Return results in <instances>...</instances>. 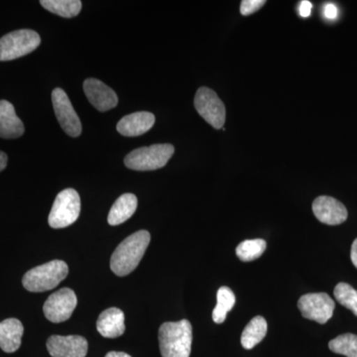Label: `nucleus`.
I'll list each match as a JSON object with an SVG mask.
<instances>
[{"label":"nucleus","mask_w":357,"mask_h":357,"mask_svg":"<svg viewBox=\"0 0 357 357\" xmlns=\"http://www.w3.org/2000/svg\"><path fill=\"white\" fill-rule=\"evenodd\" d=\"M23 122L16 114L13 103L0 100V138L16 139L24 134Z\"/></svg>","instance_id":"15"},{"label":"nucleus","mask_w":357,"mask_h":357,"mask_svg":"<svg viewBox=\"0 0 357 357\" xmlns=\"http://www.w3.org/2000/svg\"><path fill=\"white\" fill-rule=\"evenodd\" d=\"M267 321L261 316L255 317L244 328L241 335V344L245 349H252L264 340L267 335Z\"/></svg>","instance_id":"19"},{"label":"nucleus","mask_w":357,"mask_h":357,"mask_svg":"<svg viewBox=\"0 0 357 357\" xmlns=\"http://www.w3.org/2000/svg\"><path fill=\"white\" fill-rule=\"evenodd\" d=\"M40 4L50 13L65 18L75 17L82 10L79 0H41Z\"/></svg>","instance_id":"20"},{"label":"nucleus","mask_w":357,"mask_h":357,"mask_svg":"<svg viewBox=\"0 0 357 357\" xmlns=\"http://www.w3.org/2000/svg\"><path fill=\"white\" fill-rule=\"evenodd\" d=\"M41 44L38 33L21 29L8 33L0 39V61L16 60L36 50Z\"/></svg>","instance_id":"5"},{"label":"nucleus","mask_w":357,"mask_h":357,"mask_svg":"<svg viewBox=\"0 0 357 357\" xmlns=\"http://www.w3.org/2000/svg\"><path fill=\"white\" fill-rule=\"evenodd\" d=\"M312 4L310 1H307V0H304V1L301 2L300 4V15L302 17H309L311 15Z\"/></svg>","instance_id":"27"},{"label":"nucleus","mask_w":357,"mask_h":357,"mask_svg":"<svg viewBox=\"0 0 357 357\" xmlns=\"http://www.w3.org/2000/svg\"><path fill=\"white\" fill-rule=\"evenodd\" d=\"M69 273L67 263L53 260L29 270L22 279L26 290L33 293L46 292L57 287Z\"/></svg>","instance_id":"3"},{"label":"nucleus","mask_w":357,"mask_h":357,"mask_svg":"<svg viewBox=\"0 0 357 357\" xmlns=\"http://www.w3.org/2000/svg\"><path fill=\"white\" fill-rule=\"evenodd\" d=\"M52 102L56 117L63 130L70 137H79L82 133L81 121L67 93L62 89H54L52 93Z\"/></svg>","instance_id":"10"},{"label":"nucleus","mask_w":357,"mask_h":357,"mask_svg":"<svg viewBox=\"0 0 357 357\" xmlns=\"http://www.w3.org/2000/svg\"><path fill=\"white\" fill-rule=\"evenodd\" d=\"M8 157L4 152L0 151V172L6 168Z\"/></svg>","instance_id":"29"},{"label":"nucleus","mask_w":357,"mask_h":357,"mask_svg":"<svg viewBox=\"0 0 357 357\" xmlns=\"http://www.w3.org/2000/svg\"><path fill=\"white\" fill-rule=\"evenodd\" d=\"M265 3V0H243L241 1V13L244 16L251 15L259 10Z\"/></svg>","instance_id":"25"},{"label":"nucleus","mask_w":357,"mask_h":357,"mask_svg":"<svg viewBox=\"0 0 357 357\" xmlns=\"http://www.w3.org/2000/svg\"><path fill=\"white\" fill-rule=\"evenodd\" d=\"M192 328L188 319L167 321L159 328L162 357H190L192 351Z\"/></svg>","instance_id":"2"},{"label":"nucleus","mask_w":357,"mask_h":357,"mask_svg":"<svg viewBox=\"0 0 357 357\" xmlns=\"http://www.w3.org/2000/svg\"><path fill=\"white\" fill-rule=\"evenodd\" d=\"M105 357H131L129 354H126V352H119V351H110L109 354L105 356Z\"/></svg>","instance_id":"30"},{"label":"nucleus","mask_w":357,"mask_h":357,"mask_svg":"<svg viewBox=\"0 0 357 357\" xmlns=\"http://www.w3.org/2000/svg\"><path fill=\"white\" fill-rule=\"evenodd\" d=\"M331 351L347 357H357V335L344 333L333 338L328 344Z\"/></svg>","instance_id":"23"},{"label":"nucleus","mask_w":357,"mask_h":357,"mask_svg":"<svg viewBox=\"0 0 357 357\" xmlns=\"http://www.w3.org/2000/svg\"><path fill=\"white\" fill-rule=\"evenodd\" d=\"M312 211L319 222L328 225H342L349 215L344 204L328 196H321L314 199Z\"/></svg>","instance_id":"12"},{"label":"nucleus","mask_w":357,"mask_h":357,"mask_svg":"<svg viewBox=\"0 0 357 357\" xmlns=\"http://www.w3.org/2000/svg\"><path fill=\"white\" fill-rule=\"evenodd\" d=\"M126 318L123 312L117 307L105 310L98 317L96 328L98 332L107 338L121 337L126 332Z\"/></svg>","instance_id":"16"},{"label":"nucleus","mask_w":357,"mask_h":357,"mask_svg":"<svg viewBox=\"0 0 357 357\" xmlns=\"http://www.w3.org/2000/svg\"><path fill=\"white\" fill-rule=\"evenodd\" d=\"M151 241L147 230L131 234L116 249L110 258V268L119 277L128 276L137 268Z\"/></svg>","instance_id":"1"},{"label":"nucleus","mask_w":357,"mask_h":357,"mask_svg":"<svg viewBox=\"0 0 357 357\" xmlns=\"http://www.w3.org/2000/svg\"><path fill=\"white\" fill-rule=\"evenodd\" d=\"M81 213V199L76 190L66 189L59 192L54 202L50 215L49 225L52 229H65L73 225Z\"/></svg>","instance_id":"6"},{"label":"nucleus","mask_w":357,"mask_h":357,"mask_svg":"<svg viewBox=\"0 0 357 357\" xmlns=\"http://www.w3.org/2000/svg\"><path fill=\"white\" fill-rule=\"evenodd\" d=\"M22 323L17 319H7L0 323V347L7 354H13L20 349L22 340Z\"/></svg>","instance_id":"17"},{"label":"nucleus","mask_w":357,"mask_h":357,"mask_svg":"<svg viewBox=\"0 0 357 357\" xmlns=\"http://www.w3.org/2000/svg\"><path fill=\"white\" fill-rule=\"evenodd\" d=\"M84 91L89 102L100 112H107L114 109L119 103V98L114 89H110L102 81L88 79L84 81Z\"/></svg>","instance_id":"13"},{"label":"nucleus","mask_w":357,"mask_h":357,"mask_svg":"<svg viewBox=\"0 0 357 357\" xmlns=\"http://www.w3.org/2000/svg\"><path fill=\"white\" fill-rule=\"evenodd\" d=\"M195 107L213 128L222 129L225 122V107L213 89L202 86L195 96Z\"/></svg>","instance_id":"7"},{"label":"nucleus","mask_w":357,"mask_h":357,"mask_svg":"<svg viewBox=\"0 0 357 357\" xmlns=\"http://www.w3.org/2000/svg\"><path fill=\"white\" fill-rule=\"evenodd\" d=\"M155 116L148 112H134L122 117L117 123L116 129L121 135L135 137L146 133L153 128Z\"/></svg>","instance_id":"14"},{"label":"nucleus","mask_w":357,"mask_h":357,"mask_svg":"<svg viewBox=\"0 0 357 357\" xmlns=\"http://www.w3.org/2000/svg\"><path fill=\"white\" fill-rule=\"evenodd\" d=\"M175 153L171 144H155L133 150L124 159V164L134 171H154L163 168Z\"/></svg>","instance_id":"4"},{"label":"nucleus","mask_w":357,"mask_h":357,"mask_svg":"<svg viewBox=\"0 0 357 357\" xmlns=\"http://www.w3.org/2000/svg\"><path fill=\"white\" fill-rule=\"evenodd\" d=\"M337 7L333 3L326 4L324 7V15L326 16L328 20H335L337 17Z\"/></svg>","instance_id":"26"},{"label":"nucleus","mask_w":357,"mask_h":357,"mask_svg":"<svg viewBox=\"0 0 357 357\" xmlns=\"http://www.w3.org/2000/svg\"><path fill=\"white\" fill-rule=\"evenodd\" d=\"M266 248V241L263 239H248L238 244L236 248V255L241 261H253L264 253Z\"/></svg>","instance_id":"22"},{"label":"nucleus","mask_w":357,"mask_h":357,"mask_svg":"<svg viewBox=\"0 0 357 357\" xmlns=\"http://www.w3.org/2000/svg\"><path fill=\"white\" fill-rule=\"evenodd\" d=\"M137 204V198L133 194L122 195L110 208L107 222L112 227L126 222L135 213Z\"/></svg>","instance_id":"18"},{"label":"nucleus","mask_w":357,"mask_h":357,"mask_svg":"<svg viewBox=\"0 0 357 357\" xmlns=\"http://www.w3.org/2000/svg\"><path fill=\"white\" fill-rule=\"evenodd\" d=\"M333 294L340 305L351 310L357 317V290L356 289L352 288L347 283H338L335 286Z\"/></svg>","instance_id":"24"},{"label":"nucleus","mask_w":357,"mask_h":357,"mask_svg":"<svg viewBox=\"0 0 357 357\" xmlns=\"http://www.w3.org/2000/svg\"><path fill=\"white\" fill-rule=\"evenodd\" d=\"M89 344L79 335H52L47 340V349L52 357H86Z\"/></svg>","instance_id":"11"},{"label":"nucleus","mask_w":357,"mask_h":357,"mask_svg":"<svg viewBox=\"0 0 357 357\" xmlns=\"http://www.w3.org/2000/svg\"><path fill=\"white\" fill-rule=\"evenodd\" d=\"M298 307L305 319L324 325L332 319L335 304L326 293H310L300 298Z\"/></svg>","instance_id":"8"},{"label":"nucleus","mask_w":357,"mask_h":357,"mask_svg":"<svg viewBox=\"0 0 357 357\" xmlns=\"http://www.w3.org/2000/svg\"><path fill=\"white\" fill-rule=\"evenodd\" d=\"M217 306L213 312V319L215 323L222 324L227 319V314L236 305V295L229 287L218 289L217 295Z\"/></svg>","instance_id":"21"},{"label":"nucleus","mask_w":357,"mask_h":357,"mask_svg":"<svg viewBox=\"0 0 357 357\" xmlns=\"http://www.w3.org/2000/svg\"><path fill=\"white\" fill-rule=\"evenodd\" d=\"M351 258L354 266L357 268V238L354 241V243H352Z\"/></svg>","instance_id":"28"},{"label":"nucleus","mask_w":357,"mask_h":357,"mask_svg":"<svg viewBox=\"0 0 357 357\" xmlns=\"http://www.w3.org/2000/svg\"><path fill=\"white\" fill-rule=\"evenodd\" d=\"M77 299L72 289L63 288L54 294L45 302V317L51 323H63L72 317L76 309Z\"/></svg>","instance_id":"9"}]
</instances>
